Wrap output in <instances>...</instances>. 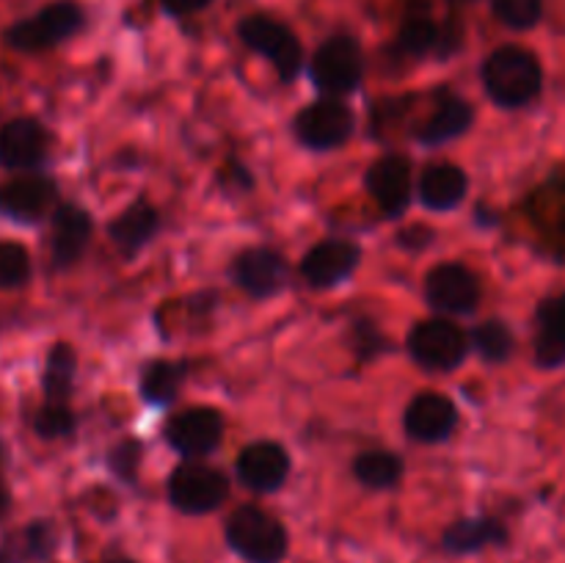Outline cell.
<instances>
[{
	"instance_id": "obj_16",
	"label": "cell",
	"mask_w": 565,
	"mask_h": 563,
	"mask_svg": "<svg viewBox=\"0 0 565 563\" xmlns=\"http://www.w3.org/2000/svg\"><path fill=\"white\" fill-rule=\"evenodd\" d=\"M508 541H511V533H508L505 522H500L497 517H463L447 524L439 539V546L445 555L467 557L478 555L483 550L505 546Z\"/></svg>"
},
{
	"instance_id": "obj_39",
	"label": "cell",
	"mask_w": 565,
	"mask_h": 563,
	"mask_svg": "<svg viewBox=\"0 0 565 563\" xmlns=\"http://www.w3.org/2000/svg\"><path fill=\"white\" fill-rule=\"evenodd\" d=\"M3 458H6V450L3 445H0V478H3Z\"/></svg>"
},
{
	"instance_id": "obj_26",
	"label": "cell",
	"mask_w": 565,
	"mask_h": 563,
	"mask_svg": "<svg viewBox=\"0 0 565 563\" xmlns=\"http://www.w3.org/2000/svg\"><path fill=\"white\" fill-rule=\"evenodd\" d=\"M188 375L185 362H152L143 368L141 373V397L152 406H169L177 395H180V386Z\"/></svg>"
},
{
	"instance_id": "obj_13",
	"label": "cell",
	"mask_w": 565,
	"mask_h": 563,
	"mask_svg": "<svg viewBox=\"0 0 565 563\" xmlns=\"http://www.w3.org/2000/svg\"><path fill=\"white\" fill-rule=\"evenodd\" d=\"M364 182H367L370 196L375 199V204H379L390 219L403 215L408 204H412V163H408L403 155H386V158L375 160L367 169Z\"/></svg>"
},
{
	"instance_id": "obj_19",
	"label": "cell",
	"mask_w": 565,
	"mask_h": 563,
	"mask_svg": "<svg viewBox=\"0 0 565 563\" xmlns=\"http://www.w3.org/2000/svg\"><path fill=\"white\" fill-rule=\"evenodd\" d=\"M92 215L77 204H58L53 213V232H50V257L53 268H72L86 252L92 241Z\"/></svg>"
},
{
	"instance_id": "obj_28",
	"label": "cell",
	"mask_w": 565,
	"mask_h": 563,
	"mask_svg": "<svg viewBox=\"0 0 565 563\" xmlns=\"http://www.w3.org/2000/svg\"><path fill=\"white\" fill-rule=\"evenodd\" d=\"M353 475L367 489H395L403 478V458L390 450H367L353 464Z\"/></svg>"
},
{
	"instance_id": "obj_4",
	"label": "cell",
	"mask_w": 565,
	"mask_h": 563,
	"mask_svg": "<svg viewBox=\"0 0 565 563\" xmlns=\"http://www.w3.org/2000/svg\"><path fill=\"white\" fill-rule=\"evenodd\" d=\"M230 497V478L207 464L188 461L169 478V502L185 517H204L218 511Z\"/></svg>"
},
{
	"instance_id": "obj_12",
	"label": "cell",
	"mask_w": 565,
	"mask_h": 563,
	"mask_svg": "<svg viewBox=\"0 0 565 563\" xmlns=\"http://www.w3.org/2000/svg\"><path fill=\"white\" fill-rule=\"evenodd\" d=\"M425 296H428L430 307L439 309V312H472L480 301V282L461 263L436 265L425 279Z\"/></svg>"
},
{
	"instance_id": "obj_35",
	"label": "cell",
	"mask_w": 565,
	"mask_h": 563,
	"mask_svg": "<svg viewBox=\"0 0 565 563\" xmlns=\"http://www.w3.org/2000/svg\"><path fill=\"white\" fill-rule=\"evenodd\" d=\"M353 346H356V351L362 353L364 359H370V357H375L379 351H384L386 342L373 323H367V320H359L356 329H353Z\"/></svg>"
},
{
	"instance_id": "obj_14",
	"label": "cell",
	"mask_w": 565,
	"mask_h": 563,
	"mask_svg": "<svg viewBox=\"0 0 565 563\" xmlns=\"http://www.w3.org/2000/svg\"><path fill=\"white\" fill-rule=\"evenodd\" d=\"M287 475H290V456L276 442H254V445L243 447L237 456V478L257 495H270V491L281 489Z\"/></svg>"
},
{
	"instance_id": "obj_38",
	"label": "cell",
	"mask_w": 565,
	"mask_h": 563,
	"mask_svg": "<svg viewBox=\"0 0 565 563\" xmlns=\"http://www.w3.org/2000/svg\"><path fill=\"white\" fill-rule=\"evenodd\" d=\"M99 563H136V561H132L130 555H108V557H103Z\"/></svg>"
},
{
	"instance_id": "obj_32",
	"label": "cell",
	"mask_w": 565,
	"mask_h": 563,
	"mask_svg": "<svg viewBox=\"0 0 565 563\" xmlns=\"http://www.w3.org/2000/svg\"><path fill=\"white\" fill-rule=\"evenodd\" d=\"M77 419L75 412L70 408V403H44L42 408L33 417V431L42 439H64V436H72Z\"/></svg>"
},
{
	"instance_id": "obj_22",
	"label": "cell",
	"mask_w": 565,
	"mask_h": 563,
	"mask_svg": "<svg viewBox=\"0 0 565 563\" xmlns=\"http://www.w3.org/2000/svg\"><path fill=\"white\" fill-rule=\"evenodd\" d=\"M535 359L546 370L565 364V293L563 296L546 298L539 307Z\"/></svg>"
},
{
	"instance_id": "obj_3",
	"label": "cell",
	"mask_w": 565,
	"mask_h": 563,
	"mask_svg": "<svg viewBox=\"0 0 565 563\" xmlns=\"http://www.w3.org/2000/svg\"><path fill=\"white\" fill-rule=\"evenodd\" d=\"M83 22L86 17H83L81 6L72 0H55L28 20L14 22L3 39L9 47L20 50V53H39V50H50L75 36Z\"/></svg>"
},
{
	"instance_id": "obj_6",
	"label": "cell",
	"mask_w": 565,
	"mask_h": 563,
	"mask_svg": "<svg viewBox=\"0 0 565 563\" xmlns=\"http://www.w3.org/2000/svg\"><path fill=\"white\" fill-rule=\"evenodd\" d=\"M315 86L326 92L329 97L356 92L364 75V55L362 47L353 36H331L326 39L312 55L309 64Z\"/></svg>"
},
{
	"instance_id": "obj_24",
	"label": "cell",
	"mask_w": 565,
	"mask_h": 563,
	"mask_svg": "<svg viewBox=\"0 0 565 563\" xmlns=\"http://www.w3.org/2000/svg\"><path fill=\"white\" fill-rule=\"evenodd\" d=\"M441 44V28L436 25L434 14H430L428 0H412L403 20L401 33H397V50L412 59H423V55L434 53Z\"/></svg>"
},
{
	"instance_id": "obj_9",
	"label": "cell",
	"mask_w": 565,
	"mask_h": 563,
	"mask_svg": "<svg viewBox=\"0 0 565 563\" xmlns=\"http://www.w3.org/2000/svg\"><path fill=\"white\" fill-rule=\"evenodd\" d=\"M47 127L31 116H20L0 127V166L6 171H36L50 158Z\"/></svg>"
},
{
	"instance_id": "obj_10",
	"label": "cell",
	"mask_w": 565,
	"mask_h": 563,
	"mask_svg": "<svg viewBox=\"0 0 565 563\" xmlns=\"http://www.w3.org/2000/svg\"><path fill=\"white\" fill-rule=\"evenodd\" d=\"M58 185L44 174H25L0 185V215L17 224H39L55 213Z\"/></svg>"
},
{
	"instance_id": "obj_1",
	"label": "cell",
	"mask_w": 565,
	"mask_h": 563,
	"mask_svg": "<svg viewBox=\"0 0 565 563\" xmlns=\"http://www.w3.org/2000/svg\"><path fill=\"white\" fill-rule=\"evenodd\" d=\"M224 541L243 563H285L290 555V533L259 506H241L224 524Z\"/></svg>"
},
{
	"instance_id": "obj_33",
	"label": "cell",
	"mask_w": 565,
	"mask_h": 563,
	"mask_svg": "<svg viewBox=\"0 0 565 563\" xmlns=\"http://www.w3.org/2000/svg\"><path fill=\"white\" fill-rule=\"evenodd\" d=\"M494 14L513 31H530L544 14V0H494Z\"/></svg>"
},
{
	"instance_id": "obj_17",
	"label": "cell",
	"mask_w": 565,
	"mask_h": 563,
	"mask_svg": "<svg viewBox=\"0 0 565 563\" xmlns=\"http://www.w3.org/2000/svg\"><path fill=\"white\" fill-rule=\"evenodd\" d=\"M403 425H406V434L412 439L436 445V442H445L458 425V408L447 395L423 392L408 403Z\"/></svg>"
},
{
	"instance_id": "obj_2",
	"label": "cell",
	"mask_w": 565,
	"mask_h": 563,
	"mask_svg": "<svg viewBox=\"0 0 565 563\" xmlns=\"http://www.w3.org/2000/svg\"><path fill=\"white\" fill-rule=\"evenodd\" d=\"M483 86L489 97L502 108H522L533 103L544 86L541 61L530 50L508 44L494 50L483 64Z\"/></svg>"
},
{
	"instance_id": "obj_11",
	"label": "cell",
	"mask_w": 565,
	"mask_h": 563,
	"mask_svg": "<svg viewBox=\"0 0 565 563\" xmlns=\"http://www.w3.org/2000/svg\"><path fill=\"white\" fill-rule=\"evenodd\" d=\"M166 439L185 458L210 456L224 439V417H221L218 408L210 406L185 408L174 419H169Z\"/></svg>"
},
{
	"instance_id": "obj_20",
	"label": "cell",
	"mask_w": 565,
	"mask_h": 563,
	"mask_svg": "<svg viewBox=\"0 0 565 563\" xmlns=\"http://www.w3.org/2000/svg\"><path fill=\"white\" fill-rule=\"evenodd\" d=\"M58 550V530L50 519H33L0 541V563L47 561Z\"/></svg>"
},
{
	"instance_id": "obj_34",
	"label": "cell",
	"mask_w": 565,
	"mask_h": 563,
	"mask_svg": "<svg viewBox=\"0 0 565 563\" xmlns=\"http://www.w3.org/2000/svg\"><path fill=\"white\" fill-rule=\"evenodd\" d=\"M110 469L119 475L125 484H136V469L141 464V447L138 442H121L114 453H110Z\"/></svg>"
},
{
	"instance_id": "obj_30",
	"label": "cell",
	"mask_w": 565,
	"mask_h": 563,
	"mask_svg": "<svg viewBox=\"0 0 565 563\" xmlns=\"http://www.w3.org/2000/svg\"><path fill=\"white\" fill-rule=\"evenodd\" d=\"M535 204H539L535 219H550V215H557L555 221L544 224L541 230L550 235V241L557 243L555 246L557 254H563L565 257V188L552 185L550 191H541L539 196H535Z\"/></svg>"
},
{
	"instance_id": "obj_29",
	"label": "cell",
	"mask_w": 565,
	"mask_h": 563,
	"mask_svg": "<svg viewBox=\"0 0 565 563\" xmlns=\"http://www.w3.org/2000/svg\"><path fill=\"white\" fill-rule=\"evenodd\" d=\"M472 348L489 362H505L513 353V334L502 320H486L472 331Z\"/></svg>"
},
{
	"instance_id": "obj_7",
	"label": "cell",
	"mask_w": 565,
	"mask_h": 563,
	"mask_svg": "<svg viewBox=\"0 0 565 563\" xmlns=\"http://www.w3.org/2000/svg\"><path fill=\"white\" fill-rule=\"evenodd\" d=\"M408 353L414 362L434 373H450L467 359L469 340L452 320L434 318L414 326L408 334Z\"/></svg>"
},
{
	"instance_id": "obj_5",
	"label": "cell",
	"mask_w": 565,
	"mask_h": 563,
	"mask_svg": "<svg viewBox=\"0 0 565 563\" xmlns=\"http://www.w3.org/2000/svg\"><path fill=\"white\" fill-rule=\"evenodd\" d=\"M237 36L254 50V53L265 55L279 72L281 81H296L303 70V50L296 33L285 25V22L274 20L265 14H252L237 25Z\"/></svg>"
},
{
	"instance_id": "obj_23",
	"label": "cell",
	"mask_w": 565,
	"mask_h": 563,
	"mask_svg": "<svg viewBox=\"0 0 565 563\" xmlns=\"http://www.w3.org/2000/svg\"><path fill=\"white\" fill-rule=\"evenodd\" d=\"M158 226H160L158 210L147 202H136L130 204L119 219L110 221L108 235L110 241L119 246V252L125 254V257H132V254H138L149 241H152Z\"/></svg>"
},
{
	"instance_id": "obj_15",
	"label": "cell",
	"mask_w": 565,
	"mask_h": 563,
	"mask_svg": "<svg viewBox=\"0 0 565 563\" xmlns=\"http://www.w3.org/2000/svg\"><path fill=\"white\" fill-rule=\"evenodd\" d=\"M359 259H362V252L356 243L331 237L303 254L301 274L309 285L323 290V287H337L340 282H345L359 268Z\"/></svg>"
},
{
	"instance_id": "obj_31",
	"label": "cell",
	"mask_w": 565,
	"mask_h": 563,
	"mask_svg": "<svg viewBox=\"0 0 565 563\" xmlns=\"http://www.w3.org/2000/svg\"><path fill=\"white\" fill-rule=\"evenodd\" d=\"M31 279V254L25 246L0 241V290H17Z\"/></svg>"
},
{
	"instance_id": "obj_40",
	"label": "cell",
	"mask_w": 565,
	"mask_h": 563,
	"mask_svg": "<svg viewBox=\"0 0 565 563\" xmlns=\"http://www.w3.org/2000/svg\"><path fill=\"white\" fill-rule=\"evenodd\" d=\"M456 3H472V0H456Z\"/></svg>"
},
{
	"instance_id": "obj_21",
	"label": "cell",
	"mask_w": 565,
	"mask_h": 563,
	"mask_svg": "<svg viewBox=\"0 0 565 563\" xmlns=\"http://www.w3.org/2000/svg\"><path fill=\"white\" fill-rule=\"evenodd\" d=\"M469 191L467 171L452 163L428 166L419 177V202L430 210H452Z\"/></svg>"
},
{
	"instance_id": "obj_36",
	"label": "cell",
	"mask_w": 565,
	"mask_h": 563,
	"mask_svg": "<svg viewBox=\"0 0 565 563\" xmlns=\"http://www.w3.org/2000/svg\"><path fill=\"white\" fill-rule=\"evenodd\" d=\"M213 0H160L166 14L171 17H188V14H196V11L207 9Z\"/></svg>"
},
{
	"instance_id": "obj_27",
	"label": "cell",
	"mask_w": 565,
	"mask_h": 563,
	"mask_svg": "<svg viewBox=\"0 0 565 563\" xmlns=\"http://www.w3.org/2000/svg\"><path fill=\"white\" fill-rule=\"evenodd\" d=\"M75 370H77V357L72 351V346L58 342V346L50 348L47 362H44L42 373V386L44 395L50 403H70L72 384H75Z\"/></svg>"
},
{
	"instance_id": "obj_25",
	"label": "cell",
	"mask_w": 565,
	"mask_h": 563,
	"mask_svg": "<svg viewBox=\"0 0 565 563\" xmlns=\"http://www.w3.org/2000/svg\"><path fill=\"white\" fill-rule=\"evenodd\" d=\"M472 125V105L461 97H452L450 92L439 94V105L430 114V119L425 121V127L419 130V141L436 147V144L452 141V138L463 136Z\"/></svg>"
},
{
	"instance_id": "obj_37",
	"label": "cell",
	"mask_w": 565,
	"mask_h": 563,
	"mask_svg": "<svg viewBox=\"0 0 565 563\" xmlns=\"http://www.w3.org/2000/svg\"><path fill=\"white\" fill-rule=\"evenodd\" d=\"M9 511H11V491L9 486L3 484V478H0V522L9 517Z\"/></svg>"
},
{
	"instance_id": "obj_8",
	"label": "cell",
	"mask_w": 565,
	"mask_h": 563,
	"mask_svg": "<svg viewBox=\"0 0 565 563\" xmlns=\"http://www.w3.org/2000/svg\"><path fill=\"white\" fill-rule=\"evenodd\" d=\"M353 110L342 99L326 97L320 103L307 105L296 116V136L309 149H337L353 136Z\"/></svg>"
},
{
	"instance_id": "obj_18",
	"label": "cell",
	"mask_w": 565,
	"mask_h": 563,
	"mask_svg": "<svg viewBox=\"0 0 565 563\" xmlns=\"http://www.w3.org/2000/svg\"><path fill=\"white\" fill-rule=\"evenodd\" d=\"M232 279L254 298L276 296L287 285V263L274 248H248L235 257Z\"/></svg>"
}]
</instances>
